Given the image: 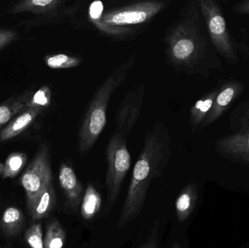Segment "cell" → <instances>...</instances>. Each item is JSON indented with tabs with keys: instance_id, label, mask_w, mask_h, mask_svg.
<instances>
[{
	"instance_id": "cell-1",
	"label": "cell",
	"mask_w": 249,
	"mask_h": 248,
	"mask_svg": "<svg viewBox=\"0 0 249 248\" xmlns=\"http://www.w3.org/2000/svg\"><path fill=\"white\" fill-rule=\"evenodd\" d=\"M171 136L166 125L158 121L144 139L143 149L135 164L127 195L121 211L118 230L140 214L151 182L162 176L171 159Z\"/></svg>"
},
{
	"instance_id": "cell-2",
	"label": "cell",
	"mask_w": 249,
	"mask_h": 248,
	"mask_svg": "<svg viewBox=\"0 0 249 248\" xmlns=\"http://www.w3.org/2000/svg\"><path fill=\"white\" fill-rule=\"evenodd\" d=\"M163 42L167 62L171 67L188 74L196 71L204 57L205 40L194 1H189L168 26Z\"/></svg>"
},
{
	"instance_id": "cell-3",
	"label": "cell",
	"mask_w": 249,
	"mask_h": 248,
	"mask_svg": "<svg viewBox=\"0 0 249 248\" xmlns=\"http://www.w3.org/2000/svg\"><path fill=\"white\" fill-rule=\"evenodd\" d=\"M136 54L117 67L98 88L88 108L77 135V150L81 155L89 153L99 139L107 122V109L115 92L124 83L134 66Z\"/></svg>"
},
{
	"instance_id": "cell-4",
	"label": "cell",
	"mask_w": 249,
	"mask_h": 248,
	"mask_svg": "<svg viewBox=\"0 0 249 248\" xmlns=\"http://www.w3.org/2000/svg\"><path fill=\"white\" fill-rule=\"evenodd\" d=\"M171 1H138L122 7H114L107 10L100 16L96 13V1L92 3L89 11L96 15L99 20L107 26L130 27L135 25L149 23L157 15L166 9Z\"/></svg>"
},
{
	"instance_id": "cell-5",
	"label": "cell",
	"mask_w": 249,
	"mask_h": 248,
	"mask_svg": "<svg viewBox=\"0 0 249 248\" xmlns=\"http://www.w3.org/2000/svg\"><path fill=\"white\" fill-rule=\"evenodd\" d=\"M106 156V186L109 202L113 205L119 196L123 182L131 164V157L127 147V137L115 131L107 147Z\"/></svg>"
},
{
	"instance_id": "cell-6",
	"label": "cell",
	"mask_w": 249,
	"mask_h": 248,
	"mask_svg": "<svg viewBox=\"0 0 249 248\" xmlns=\"http://www.w3.org/2000/svg\"><path fill=\"white\" fill-rule=\"evenodd\" d=\"M51 182L53 175L50 149L47 144H42L20 179V184L26 192V204L29 212Z\"/></svg>"
},
{
	"instance_id": "cell-7",
	"label": "cell",
	"mask_w": 249,
	"mask_h": 248,
	"mask_svg": "<svg viewBox=\"0 0 249 248\" xmlns=\"http://www.w3.org/2000/svg\"><path fill=\"white\" fill-rule=\"evenodd\" d=\"M198 7L203 14L212 43L218 52L231 64L237 61L233 44L228 33L222 9L213 0H199Z\"/></svg>"
},
{
	"instance_id": "cell-8",
	"label": "cell",
	"mask_w": 249,
	"mask_h": 248,
	"mask_svg": "<svg viewBox=\"0 0 249 248\" xmlns=\"http://www.w3.org/2000/svg\"><path fill=\"white\" fill-rule=\"evenodd\" d=\"M144 83L130 90L121 101L116 115V131L127 137L131 132L142 113L145 96Z\"/></svg>"
},
{
	"instance_id": "cell-9",
	"label": "cell",
	"mask_w": 249,
	"mask_h": 248,
	"mask_svg": "<svg viewBox=\"0 0 249 248\" xmlns=\"http://www.w3.org/2000/svg\"><path fill=\"white\" fill-rule=\"evenodd\" d=\"M58 182L65 197V205L70 211L77 212L81 205L83 187L71 165L63 163L60 166Z\"/></svg>"
},
{
	"instance_id": "cell-10",
	"label": "cell",
	"mask_w": 249,
	"mask_h": 248,
	"mask_svg": "<svg viewBox=\"0 0 249 248\" xmlns=\"http://www.w3.org/2000/svg\"><path fill=\"white\" fill-rule=\"evenodd\" d=\"M67 1L62 0H24L13 4L8 10L10 14L30 13L47 17H55L61 12H67L70 8L64 10Z\"/></svg>"
},
{
	"instance_id": "cell-11",
	"label": "cell",
	"mask_w": 249,
	"mask_h": 248,
	"mask_svg": "<svg viewBox=\"0 0 249 248\" xmlns=\"http://www.w3.org/2000/svg\"><path fill=\"white\" fill-rule=\"evenodd\" d=\"M242 90V86L238 83H228L221 87L217 91L213 106L202 125L201 128L213 123L228 109V106L238 97Z\"/></svg>"
},
{
	"instance_id": "cell-12",
	"label": "cell",
	"mask_w": 249,
	"mask_h": 248,
	"mask_svg": "<svg viewBox=\"0 0 249 248\" xmlns=\"http://www.w3.org/2000/svg\"><path fill=\"white\" fill-rule=\"evenodd\" d=\"M217 147L222 154L249 163V130L222 138Z\"/></svg>"
},
{
	"instance_id": "cell-13",
	"label": "cell",
	"mask_w": 249,
	"mask_h": 248,
	"mask_svg": "<svg viewBox=\"0 0 249 248\" xmlns=\"http://www.w3.org/2000/svg\"><path fill=\"white\" fill-rule=\"evenodd\" d=\"M42 111L43 109L40 108H27L25 109L0 131V142L9 141L18 136L29 128Z\"/></svg>"
},
{
	"instance_id": "cell-14",
	"label": "cell",
	"mask_w": 249,
	"mask_h": 248,
	"mask_svg": "<svg viewBox=\"0 0 249 248\" xmlns=\"http://www.w3.org/2000/svg\"><path fill=\"white\" fill-rule=\"evenodd\" d=\"M34 92L27 90L18 96H14L0 104V128L10 122L16 115L27 109Z\"/></svg>"
},
{
	"instance_id": "cell-15",
	"label": "cell",
	"mask_w": 249,
	"mask_h": 248,
	"mask_svg": "<svg viewBox=\"0 0 249 248\" xmlns=\"http://www.w3.org/2000/svg\"><path fill=\"white\" fill-rule=\"evenodd\" d=\"M198 198V189L194 183L186 186L181 191L176 202V214L180 222L190 217L196 207Z\"/></svg>"
},
{
	"instance_id": "cell-16",
	"label": "cell",
	"mask_w": 249,
	"mask_h": 248,
	"mask_svg": "<svg viewBox=\"0 0 249 248\" xmlns=\"http://www.w3.org/2000/svg\"><path fill=\"white\" fill-rule=\"evenodd\" d=\"M55 203H56V195H55L53 182H51L41 194L32 211L29 212L32 215V219L34 221H36V220H41L48 217L51 211L53 210Z\"/></svg>"
},
{
	"instance_id": "cell-17",
	"label": "cell",
	"mask_w": 249,
	"mask_h": 248,
	"mask_svg": "<svg viewBox=\"0 0 249 248\" xmlns=\"http://www.w3.org/2000/svg\"><path fill=\"white\" fill-rule=\"evenodd\" d=\"M217 91L213 90L208 93L204 97L197 100L190 109V122L193 130L201 128L213 106Z\"/></svg>"
},
{
	"instance_id": "cell-18",
	"label": "cell",
	"mask_w": 249,
	"mask_h": 248,
	"mask_svg": "<svg viewBox=\"0 0 249 248\" xmlns=\"http://www.w3.org/2000/svg\"><path fill=\"white\" fill-rule=\"evenodd\" d=\"M102 203L100 194L91 183H89L80 205V213L83 218L86 221H90L94 218L100 210Z\"/></svg>"
},
{
	"instance_id": "cell-19",
	"label": "cell",
	"mask_w": 249,
	"mask_h": 248,
	"mask_svg": "<svg viewBox=\"0 0 249 248\" xmlns=\"http://www.w3.org/2000/svg\"><path fill=\"white\" fill-rule=\"evenodd\" d=\"M23 214L16 207H9L3 213L1 227L7 235L14 236L21 230L23 225Z\"/></svg>"
},
{
	"instance_id": "cell-20",
	"label": "cell",
	"mask_w": 249,
	"mask_h": 248,
	"mask_svg": "<svg viewBox=\"0 0 249 248\" xmlns=\"http://www.w3.org/2000/svg\"><path fill=\"white\" fill-rule=\"evenodd\" d=\"M66 239L67 234L61 223L56 219L51 220L47 226L44 248H63Z\"/></svg>"
},
{
	"instance_id": "cell-21",
	"label": "cell",
	"mask_w": 249,
	"mask_h": 248,
	"mask_svg": "<svg viewBox=\"0 0 249 248\" xmlns=\"http://www.w3.org/2000/svg\"><path fill=\"white\" fill-rule=\"evenodd\" d=\"M27 162V156L23 152H13L9 154L4 164L2 178L14 179L21 171Z\"/></svg>"
},
{
	"instance_id": "cell-22",
	"label": "cell",
	"mask_w": 249,
	"mask_h": 248,
	"mask_svg": "<svg viewBox=\"0 0 249 248\" xmlns=\"http://www.w3.org/2000/svg\"><path fill=\"white\" fill-rule=\"evenodd\" d=\"M44 61L45 64L53 69L74 68L80 66L82 63V60L78 57L63 53L47 55L44 58Z\"/></svg>"
},
{
	"instance_id": "cell-23",
	"label": "cell",
	"mask_w": 249,
	"mask_h": 248,
	"mask_svg": "<svg viewBox=\"0 0 249 248\" xmlns=\"http://www.w3.org/2000/svg\"><path fill=\"white\" fill-rule=\"evenodd\" d=\"M51 97L52 93L50 87L47 85L42 86L33 93L27 108H40L44 110L51 104Z\"/></svg>"
},
{
	"instance_id": "cell-24",
	"label": "cell",
	"mask_w": 249,
	"mask_h": 248,
	"mask_svg": "<svg viewBox=\"0 0 249 248\" xmlns=\"http://www.w3.org/2000/svg\"><path fill=\"white\" fill-rule=\"evenodd\" d=\"M24 238L31 248H44L42 224H33L25 233Z\"/></svg>"
},
{
	"instance_id": "cell-25",
	"label": "cell",
	"mask_w": 249,
	"mask_h": 248,
	"mask_svg": "<svg viewBox=\"0 0 249 248\" xmlns=\"http://www.w3.org/2000/svg\"><path fill=\"white\" fill-rule=\"evenodd\" d=\"M18 34L13 29H0V50L17 39Z\"/></svg>"
},
{
	"instance_id": "cell-26",
	"label": "cell",
	"mask_w": 249,
	"mask_h": 248,
	"mask_svg": "<svg viewBox=\"0 0 249 248\" xmlns=\"http://www.w3.org/2000/svg\"><path fill=\"white\" fill-rule=\"evenodd\" d=\"M158 230H159V224L156 221L152 227L150 234L144 244L140 248H158Z\"/></svg>"
},
{
	"instance_id": "cell-27",
	"label": "cell",
	"mask_w": 249,
	"mask_h": 248,
	"mask_svg": "<svg viewBox=\"0 0 249 248\" xmlns=\"http://www.w3.org/2000/svg\"><path fill=\"white\" fill-rule=\"evenodd\" d=\"M234 10L237 14H249V0L242 1L235 5Z\"/></svg>"
},
{
	"instance_id": "cell-28",
	"label": "cell",
	"mask_w": 249,
	"mask_h": 248,
	"mask_svg": "<svg viewBox=\"0 0 249 248\" xmlns=\"http://www.w3.org/2000/svg\"><path fill=\"white\" fill-rule=\"evenodd\" d=\"M241 124H242L243 128L245 129H249V109L247 111L242 119H241Z\"/></svg>"
},
{
	"instance_id": "cell-29",
	"label": "cell",
	"mask_w": 249,
	"mask_h": 248,
	"mask_svg": "<svg viewBox=\"0 0 249 248\" xmlns=\"http://www.w3.org/2000/svg\"><path fill=\"white\" fill-rule=\"evenodd\" d=\"M3 171H4V164L0 163V176H2Z\"/></svg>"
},
{
	"instance_id": "cell-30",
	"label": "cell",
	"mask_w": 249,
	"mask_h": 248,
	"mask_svg": "<svg viewBox=\"0 0 249 248\" xmlns=\"http://www.w3.org/2000/svg\"><path fill=\"white\" fill-rule=\"evenodd\" d=\"M181 248V247L180 246V245L178 244V243H175V244H174V246H173L172 248Z\"/></svg>"
}]
</instances>
